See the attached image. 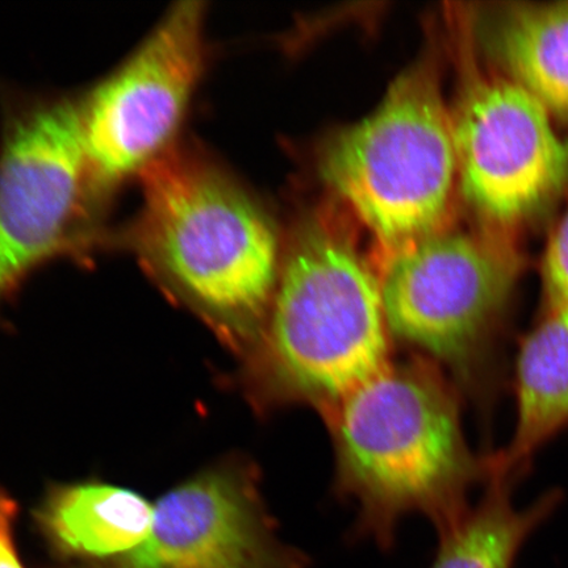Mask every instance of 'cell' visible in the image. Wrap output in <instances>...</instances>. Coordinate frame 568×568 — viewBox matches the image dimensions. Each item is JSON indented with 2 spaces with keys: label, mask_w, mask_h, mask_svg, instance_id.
Here are the masks:
<instances>
[{
  "label": "cell",
  "mask_w": 568,
  "mask_h": 568,
  "mask_svg": "<svg viewBox=\"0 0 568 568\" xmlns=\"http://www.w3.org/2000/svg\"><path fill=\"white\" fill-rule=\"evenodd\" d=\"M509 382L513 437L488 457L491 477L516 481L532 457L568 429V305H542L517 338Z\"/></svg>",
  "instance_id": "obj_10"
},
{
  "label": "cell",
  "mask_w": 568,
  "mask_h": 568,
  "mask_svg": "<svg viewBox=\"0 0 568 568\" xmlns=\"http://www.w3.org/2000/svg\"><path fill=\"white\" fill-rule=\"evenodd\" d=\"M36 518L47 541L61 556L122 558L151 535L154 507L131 489L83 483L54 488Z\"/></svg>",
  "instance_id": "obj_12"
},
{
  "label": "cell",
  "mask_w": 568,
  "mask_h": 568,
  "mask_svg": "<svg viewBox=\"0 0 568 568\" xmlns=\"http://www.w3.org/2000/svg\"><path fill=\"white\" fill-rule=\"evenodd\" d=\"M389 341L378 272L343 226L312 220L243 353L245 388L264 410L307 404L325 414L385 371Z\"/></svg>",
  "instance_id": "obj_3"
},
{
  "label": "cell",
  "mask_w": 568,
  "mask_h": 568,
  "mask_svg": "<svg viewBox=\"0 0 568 568\" xmlns=\"http://www.w3.org/2000/svg\"><path fill=\"white\" fill-rule=\"evenodd\" d=\"M542 305H568V205L541 261Z\"/></svg>",
  "instance_id": "obj_14"
},
{
  "label": "cell",
  "mask_w": 568,
  "mask_h": 568,
  "mask_svg": "<svg viewBox=\"0 0 568 568\" xmlns=\"http://www.w3.org/2000/svg\"><path fill=\"white\" fill-rule=\"evenodd\" d=\"M452 111L462 195L488 231L529 222L568 182V144L549 112L501 74L465 70Z\"/></svg>",
  "instance_id": "obj_8"
},
{
  "label": "cell",
  "mask_w": 568,
  "mask_h": 568,
  "mask_svg": "<svg viewBox=\"0 0 568 568\" xmlns=\"http://www.w3.org/2000/svg\"><path fill=\"white\" fill-rule=\"evenodd\" d=\"M276 532L251 464L213 466L161 497L151 535L101 568H308Z\"/></svg>",
  "instance_id": "obj_9"
},
{
  "label": "cell",
  "mask_w": 568,
  "mask_h": 568,
  "mask_svg": "<svg viewBox=\"0 0 568 568\" xmlns=\"http://www.w3.org/2000/svg\"><path fill=\"white\" fill-rule=\"evenodd\" d=\"M524 270L523 254L493 231L449 229L390 255L376 270L390 338L420 352L462 395L488 406L506 373Z\"/></svg>",
  "instance_id": "obj_5"
},
{
  "label": "cell",
  "mask_w": 568,
  "mask_h": 568,
  "mask_svg": "<svg viewBox=\"0 0 568 568\" xmlns=\"http://www.w3.org/2000/svg\"><path fill=\"white\" fill-rule=\"evenodd\" d=\"M106 202L78 99H38L10 113L0 146V301L47 262L103 243Z\"/></svg>",
  "instance_id": "obj_6"
},
{
  "label": "cell",
  "mask_w": 568,
  "mask_h": 568,
  "mask_svg": "<svg viewBox=\"0 0 568 568\" xmlns=\"http://www.w3.org/2000/svg\"><path fill=\"white\" fill-rule=\"evenodd\" d=\"M478 21L501 75L568 125V0L501 3Z\"/></svg>",
  "instance_id": "obj_11"
},
{
  "label": "cell",
  "mask_w": 568,
  "mask_h": 568,
  "mask_svg": "<svg viewBox=\"0 0 568 568\" xmlns=\"http://www.w3.org/2000/svg\"><path fill=\"white\" fill-rule=\"evenodd\" d=\"M17 503L0 488V568H26L16 542Z\"/></svg>",
  "instance_id": "obj_15"
},
{
  "label": "cell",
  "mask_w": 568,
  "mask_h": 568,
  "mask_svg": "<svg viewBox=\"0 0 568 568\" xmlns=\"http://www.w3.org/2000/svg\"><path fill=\"white\" fill-rule=\"evenodd\" d=\"M318 173L373 234L379 264L450 229L458 162L435 54L418 57L371 115L326 140Z\"/></svg>",
  "instance_id": "obj_4"
},
{
  "label": "cell",
  "mask_w": 568,
  "mask_h": 568,
  "mask_svg": "<svg viewBox=\"0 0 568 568\" xmlns=\"http://www.w3.org/2000/svg\"><path fill=\"white\" fill-rule=\"evenodd\" d=\"M460 400L443 368L417 357L390 362L325 412L338 491L358 506L355 538L390 549L404 517H428L439 535L465 517L491 471L467 443Z\"/></svg>",
  "instance_id": "obj_1"
},
{
  "label": "cell",
  "mask_w": 568,
  "mask_h": 568,
  "mask_svg": "<svg viewBox=\"0 0 568 568\" xmlns=\"http://www.w3.org/2000/svg\"><path fill=\"white\" fill-rule=\"evenodd\" d=\"M139 180L140 207L120 243L244 353L280 280L272 223L230 175L182 144Z\"/></svg>",
  "instance_id": "obj_2"
},
{
  "label": "cell",
  "mask_w": 568,
  "mask_h": 568,
  "mask_svg": "<svg viewBox=\"0 0 568 568\" xmlns=\"http://www.w3.org/2000/svg\"><path fill=\"white\" fill-rule=\"evenodd\" d=\"M514 480L491 477L485 496L450 530L439 535L430 568H514L518 554L562 503L559 489L544 494L529 507L513 501Z\"/></svg>",
  "instance_id": "obj_13"
},
{
  "label": "cell",
  "mask_w": 568,
  "mask_h": 568,
  "mask_svg": "<svg viewBox=\"0 0 568 568\" xmlns=\"http://www.w3.org/2000/svg\"><path fill=\"white\" fill-rule=\"evenodd\" d=\"M203 26V3H176L112 73L78 99L91 174L106 197L180 144L204 73Z\"/></svg>",
  "instance_id": "obj_7"
}]
</instances>
